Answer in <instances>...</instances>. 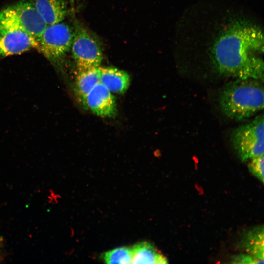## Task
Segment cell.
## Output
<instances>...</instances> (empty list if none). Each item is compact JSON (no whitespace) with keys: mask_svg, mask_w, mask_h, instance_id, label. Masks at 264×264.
I'll list each match as a JSON object with an SVG mask.
<instances>
[{"mask_svg":"<svg viewBox=\"0 0 264 264\" xmlns=\"http://www.w3.org/2000/svg\"><path fill=\"white\" fill-rule=\"evenodd\" d=\"M263 53V31L240 18L231 20L219 31L209 49L213 68L220 75L264 82Z\"/></svg>","mask_w":264,"mask_h":264,"instance_id":"1","label":"cell"},{"mask_svg":"<svg viewBox=\"0 0 264 264\" xmlns=\"http://www.w3.org/2000/svg\"><path fill=\"white\" fill-rule=\"evenodd\" d=\"M263 82L254 79H235L226 83L219 96L221 112L227 118L242 122L264 108Z\"/></svg>","mask_w":264,"mask_h":264,"instance_id":"2","label":"cell"},{"mask_svg":"<svg viewBox=\"0 0 264 264\" xmlns=\"http://www.w3.org/2000/svg\"><path fill=\"white\" fill-rule=\"evenodd\" d=\"M46 26L30 0H22L0 12V35L20 30L30 34L38 42Z\"/></svg>","mask_w":264,"mask_h":264,"instance_id":"3","label":"cell"},{"mask_svg":"<svg viewBox=\"0 0 264 264\" xmlns=\"http://www.w3.org/2000/svg\"><path fill=\"white\" fill-rule=\"evenodd\" d=\"M264 124L262 114L231 132V143L242 162L264 154Z\"/></svg>","mask_w":264,"mask_h":264,"instance_id":"4","label":"cell"},{"mask_svg":"<svg viewBox=\"0 0 264 264\" xmlns=\"http://www.w3.org/2000/svg\"><path fill=\"white\" fill-rule=\"evenodd\" d=\"M74 30L66 23L47 26L39 40L37 49L50 61H55L70 48Z\"/></svg>","mask_w":264,"mask_h":264,"instance_id":"5","label":"cell"},{"mask_svg":"<svg viewBox=\"0 0 264 264\" xmlns=\"http://www.w3.org/2000/svg\"><path fill=\"white\" fill-rule=\"evenodd\" d=\"M71 49L77 69L99 67L103 53L98 41L88 30L81 26L74 30Z\"/></svg>","mask_w":264,"mask_h":264,"instance_id":"6","label":"cell"},{"mask_svg":"<svg viewBox=\"0 0 264 264\" xmlns=\"http://www.w3.org/2000/svg\"><path fill=\"white\" fill-rule=\"evenodd\" d=\"M82 100L93 113L100 117H111L116 112L114 97L100 82Z\"/></svg>","mask_w":264,"mask_h":264,"instance_id":"7","label":"cell"},{"mask_svg":"<svg viewBox=\"0 0 264 264\" xmlns=\"http://www.w3.org/2000/svg\"><path fill=\"white\" fill-rule=\"evenodd\" d=\"M38 45L37 40L24 31L15 30L0 35V55L3 57L37 49Z\"/></svg>","mask_w":264,"mask_h":264,"instance_id":"8","label":"cell"},{"mask_svg":"<svg viewBox=\"0 0 264 264\" xmlns=\"http://www.w3.org/2000/svg\"><path fill=\"white\" fill-rule=\"evenodd\" d=\"M35 7L47 26L62 22L68 12L65 0H33Z\"/></svg>","mask_w":264,"mask_h":264,"instance_id":"9","label":"cell"},{"mask_svg":"<svg viewBox=\"0 0 264 264\" xmlns=\"http://www.w3.org/2000/svg\"><path fill=\"white\" fill-rule=\"evenodd\" d=\"M100 82L110 91L123 94L128 89L130 77L124 71L113 67L99 66Z\"/></svg>","mask_w":264,"mask_h":264,"instance_id":"10","label":"cell"},{"mask_svg":"<svg viewBox=\"0 0 264 264\" xmlns=\"http://www.w3.org/2000/svg\"><path fill=\"white\" fill-rule=\"evenodd\" d=\"M132 249L131 264L168 263L167 259L159 253L151 243L144 242L136 244Z\"/></svg>","mask_w":264,"mask_h":264,"instance_id":"11","label":"cell"},{"mask_svg":"<svg viewBox=\"0 0 264 264\" xmlns=\"http://www.w3.org/2000/svg\"><path fill=\"white\" fill-rule=\"evenodd\" d=\"M99 82V66L77 69L76 90L81 100H83Z\"/></svg>","mask_w":264,"mask_h":264,"instance_id":"12","label":"cell"},{"mask_svg":"<svg viewBox=\"0 0 264 264\" xmlns=\"http://www.w3.org/2000/svg\"><path fill=\"white\" fill-rule=\"evenodd\" d=\"M246 252L254 257L264 261V227L259 226L249 230L242 240Z\"/></svg>","mask_w":264,"mask_h":264,"instance_id":"13","label":"cell"},{"mask_svg":"<svg viewBox=\"0 0 264 264\" xmlns=\"http://www.w3.org/2000/svg\"><path fill=\"white\" fill-rule=\"evenodd\" d=\"M102 258L107 264H131L132 249L125 247L117 248L105 253Z\"/></svg>","mask_w":264,"mask_h":264,"instance_id":"14","label":"cell"},{"mask_svg":"<svg viewBox=\"0 0 264 264\" xmlns=\"http://www.w3.org/2000/svg\"><path fill=\"white\" fill-rule=\"evenodd\" d=\"M264 154L250 159L248 164L249 171L261 182L264 183Z\"/></svg>","mask_w":264,"mask_h":264,"instance_id":"15","label":"cell"},{"mask_svg":"<svg viewBox=\"0 0 264 264\" xmlns=\"http://www.w3.org/2000/svg\"><path fill=\"white\" fill-rule=\"evenodd\" d=\"M233 264H263L264 261L259 260L248 254H240L233 257Z\"/></svg>","mask_w":264,"mask_h":264,"instance_id":"16","label":"cell"}]
</instances>
